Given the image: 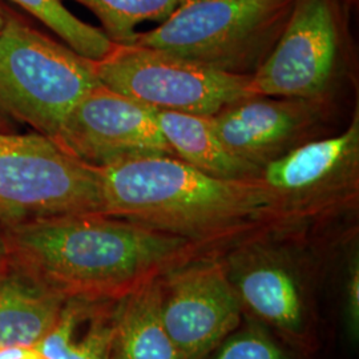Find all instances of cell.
<instances>
[{
    "label": "cell",
    "mask_w": 359,
    "mask_h": 359,
    "mask_svg": "<svg viewBox=\"0 0 359 359\" xmlns=\"http://www.w3.org/2000/svg\"><path fill=\"white\" fill-rule=\"evenodd\" d=\"M333 100L244 97L210 116L219 139L231 154L262 168L309 142L325 137Z\"/></svg>",
    "instance_id": "9c48e42d"
},
{
    "label": "cell",
    "mask_w": 359,
    "mask_h": 359,
    "mask_svg": "<svg viewBox=\"0 0 359 359\" xmlns=\"http://www.w3.org/2000/svg\"><path fill=\"white\" fill-rule=\"evenodd\" d=\"M6 253L60 294L120 299L184 256L191 241L104 213L39 218L1 229Z\"/></svg>",
    "instance_id": "6da1fadb"
},
{
    "label": "cell",
    "mask_w": 359,
    "mask_h": 359,
    "mask_svg": "<svg viewBox=\"0 0 359 359\" xmlns=\"http://www.w3.org/2000/svg\"><path fill=\"white\" fill-rule=\"evenodd\" d=\"M93 13L116 46H132L145 22L161 23L188 0H74Z\"/></svg>",
    "instance_id": "e0dca14e"
},
{
    "label": "cell",
    "mask_w": 359,
    "mask_h": 359,
    "mask_svg": "<svg viewBox=\"0 0 359 359\" xmlns=\"http://www.w3.org/2000/svg\"><path fill=\"white\" fill-rule=\"evenodd\" d=\"M6 253V249H4V244H3V238H1V231H0V257L3 256Z\"/></svg>",
    "instance_id": "cb8c5ba5"
},
{
    "label": "cell",
    "mask_w": 359,
    "mask_h": 359,
    "mask_svg": "<svg viewBox=\"0 0 359 359\" xmlns=\"http://www.w3.org/2000/svg\"><path fill=\"white\" fill-rule=\"evenodd\" d=\"M103 86L95 62L6 10L0 32V111L55 140L65 117Z\"/></svg>",
    "instance_id": "277c9868"
},
{
    "label": "cell",
    "mask_w": 359,
    "mask_h": 359,
    "mask_svg": "<svg viewBox=\"0 0 359 359\" xmlns=\"http://www.w3.org/2000/svg\"><path fill=\"white\" fill-rule=\"evenodd\" d=\"M161 286V318L181 359H201L238 325L243 301L217 262L173 273Z\"/></svg>",
    "instance_id": "8fae6325"
},
{
    "label": "cell",
    "mask_w": 359,
    "mask_h": 359,
    "mask_svg": "<svg viewBox=\"0 0 359 359\" xmlns=\"http://www.w3.org/2000/svg\"><path fill=\"white\" fill-rule=\"evenodd\" d=\"M0 132H13V120L0 111Z\"/></svg>",
    "instance_id": "44dd1931"
},
{
    "label": "cell",
    "mask_w": 359,
    "mask_h": 359,
    "mask_svg": "<svg viewBox=\"0 0 359 359\" xmlns=\"http://www.w3.org/2000/svg\"><path fill=\"white\" fill-rule=\"evenodd\" d=\"M97 172L104 215L188 241L273 217V198L261 179H218L173 156L118 161Z\"/></svg>",
    "instance_id": "7a4b0ae2"
},
{
    "label": "cell",
    "mask_w": 359,
    "mask_h": 359,
    "mask_svg": "<svg viewBox=\"0 0 359 359\" xmlns=\"http://www.w3.org/2000/svg\"><path fill=\"white\" fill-rule=\"evenodd\" d=\"M348 314L351 327L358 332L359 326V271L358 268L351 273L348 283Z\"/></svg>",
    "instance_id": "ffe728a7"
},
{
    "label": "cell",
    "mask_w": 359,
    "mask_h": 359,
    "mask_svg": "<svg viewBox=\"0 0 359 359\" xmlns=\"http://www.w3.org/2000/svg\"><path fill=\"white\" fill-rule=\"evenodd\" d=\"M213 359H289L268 338L246 332L231 339Z\"/></svg>",
    "instance_id": "d6986e66"
},
{
    "label": "cell",
    "mask_w": 359,
    "mask_h": 359,
    "mask_svg": "<svg viewBox=\"0 0 359 359\" xmlns=\"http://www.w3.org/2000/svg\"><path fill=\"white\" fill-rule=\"evenodd\" d=\"M65 301V295L4 253L0 257V350L36 346Z\"/></svg>",
    "instance_id": "7c38bea8"
},
{
    "label": "cell",
    "mask_w": 359,
    "mask_h": 359,
    "mask_svg": "<svg viewBox=\"0 0 359 359\" xmlns=\"http://www.w3.org/2000/svg\"><path fill=\"white\" fill-rule=\"evenodd\" d=\"M342 0H294L281 38L250 77L255 95L333 100L346 56Z\"/></svg>",
    "instance_id": "52a82bcc"
},
{
    "label": "cell",
    "mask_w": 359,
    "mask_h": 359,
    "mask_svg": "<svg viewBox=\"0 0 359 359\" xmlns=\"http://www.w3.org/2000/svg\"><path fill=\"white\" fill-rule=\"evenodd\" d=\"M1 229H3V226H1V224H0V231H1Z\"/></svg>",
    "instance_id": "d4e9b609"
},
{
    "label": "cell",
    "mask_w": 359,
    "mask_h": 359,
    "mask_svg": "<svg viewBox=\"0 0 359 359\" xmlns=\"http://www.w3.org/2000/svg\"><path fill=\"white\" fill-rule=\"evenodd\" d=\"M111 359H181L161 318V286L156 280L118 299Z\"/></svg>",
    "instance_id": "9a60e30c"
},
{
    "label": "cell",
    "mask_w": 359,
    "mask_h": 359,
    "mask_svg": "<svg viewBox=\"0 0 359 359\" xmlns=\"http://www.w3.org/2000/svg\"><path fill=\"white\" fill-rule=\"evenodd\" d=\"M259 179L273 198V216L357 192L358 108L337 135L306 142L262 168Z\"/></svg>",
    "instance_id": "30bf717a"
},
{
    "label": "cell",
    "mask_w": 359,
    "mask_h": 359,
    "mask_svg": "<svg viewBox=\"0 0 359 359\" xmlns=\"http://www.w3.org/2000/svg\"><path fill=\"white\" fill-rule=\"evenodd\" d=\"M4 19H6V10L0 4V32H1L3 26H4Z\"/></svg>",
    "instance_id": "7402d4cb"
},
{
    "label": "cell",
    "mask_w": 359,
    "mask_h": 359,
    "mask_svg": "<svg viewBox=\"0 0 359 359\" xmlns=\"http://www.w3.org/2000/svg\"><path fill=\"white\" fill-rule=\"evenodd\" d=\"M55 142L96 168L139 157H175L158 127L156 109L104 86L72 108Z\"/></svg>",
    "instance_id": "ba28073f"
},
{
    "label": "cell",
    "mask_w": 359,
    "mask_h": 359,
    "mask_svg": "<svg viewBox=\"0 0 359 359\" xmlns=\"http://www.w3.org/2000/svg\"><path fill=\"white\" fill-rule=\"evenodd\" d=\"M344 3H345V6L348 7L350 10L354 7V6H357V3H358V0H342Z\"/></svg>",
    "instance_id": "603a6c76"
},
{
    "label": "cell",
    "mask_w": 359,
    "mask_h": 359,
    "mask_svg": "<svg viewBox=\"0 0 359 359\" xmlns=\"http://www.w3.org/2000/svg\"><path fill=\"white\" fill-rule=\"evenodd\" d=\"M118 299L68 297L34 350L43 359H111Z\"/></svg>",
    "instance_id": "4fadbf2b"
},
{
    "label": "cell",
    "mask_w": 359,
    "mask_h": 359,
    "mask_svg": "<svg viewBox=\"0 0 359 359\" xmlns=\"http://www.w3.org/2000/svg\"><path fill=\"white\" fill-rule=\"evenodd\" d=\"M294 0H188L135 44L225 74L253 76L281 38Z\"/></svg>",
    "instance_id": "3957f363"
},
{
    "label": "cell",
    "mask_w": 359,
    "mask_h": 359,
    "mask_svg": "<svg viewBox=\"0 0 359 359\" xmlns=\"http://www.w3.org/2000/svg\"><path fill=\"white\" fill-rule=\"evenodd\" d=\"M103 213L97 168L38 132H0V224Z\"/></svg>",
    "instance_id": "5b68a950"
},
{
    "label": "cell",
    "mask_w": 359,
    "mask_h": 359,
    "mask_svg": "<svg viewBox=\"0 0 359 359\" xmlns=\"http://www.w3.org/2000/svg\"><path fill=\"white\" fill-rule=\"evenodd\" d=\"M156 118L175 157L185 164L218 179H259L262 169L231 154L210 116L156 111Z\"/></svg>",
    "instance_id": "5bb4252c"
},
{
    "label": "cell",
    "mask_w": 359,
    "mask_h": 359,
    "mask_svg": "<svg viewBox=\"0 0 359 359\" xmlns=\"http://www.w3.org/2000/svg\"><path fill=\"white\" fill-rule=\"evenodd\" d=\"M100 83L156 111L213 116L229 104L255 96L250 77L139 44L115 46L95 62Z\"/></svg>",
    "instance_id": "8992f818"
},
{
    "label": "cell",
    "mask_w": 359,
    "mask_h": 359,
    "mask_svg": "<svg viewBox=\"0 0 359 359\" xmlns=\"http://www.w3.org/2000/svg\"><path fill=\"white\" fill-rule=\"evenodd\" d=\"M236 290L261 318L287 332L301 327V293L294 277L283 266L273 262L257 264L241 274Z\"/></svg>",
    "instance_id": "2e32d148"
},
{
    "label": "cell",
    "mask_w": 359,
    "mask_h": 359,
    "mask_svg": "<svg viewBox=\"0 0 359 359\" xmlns=\"http://www.w3.org/2000/svg\"><path fill=\"white\" fill-rule=\"evenodd\" d=\"M48 27L69 48L92 62H99L115 48L103 31L79 19L63 0H10Z\"/></svg>",
    "instance_id": "ac0fdd59"
}]
</instances>
